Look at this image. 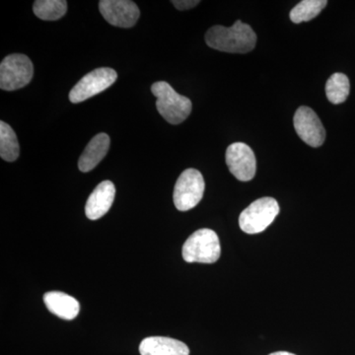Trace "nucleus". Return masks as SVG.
Segmentation results:
<instances>
[{
	"mask_svg": "<svg viewBox=\"0 0 355 355\" xmlns=\"http://www.w3.org/2000/svg\"><path fill=\"white\" fill-rule=\"evenodd\" d=\"M207 46L214 50L230 53H247L253 51L257 35L251 26L236 21L231 27L214 26L205 34Z\"/></svg>",
	"mask_w": 355,
	"mask_h": 355,
	"instance_id": "f257e3e1",
	"label": "nucleus"
},
{
	"mask_svg": "<svg viewBox=\"0 0 355 355\" xmlns=\"http://www.w3.org/2000/svg\"><path fill=\"white\" fill-rule=\"evenodd\" d=\"M151 92L157 98L156 108L171 125H180L190 116L193 104L189 98L180 95L169 83L158 81L151 86Z\"/></svg>",
	"mask_w": 355,
	"mask_h": 355,
	"instance_id": "f03ea898",
	"label": "nucleus"
},
{
	"mask_svg": "<svg viewBox=\"0 0 355 355\" xmlns=\"http://www.w3.org/2000/svg\"><path fill=\"white\" fill-rule=\"evenodd\" d=\"M220 253L218 236L207 228L193 233L184 242L182 251L187 263H214L220 258Z\"/></svg>",
	"mask_w": 355,
	"mask_h": 355,
	"instance_id": "7ed1b4c3",
	"label": "nucleus"
},
{
	"mask_svg": "<svg viewBox=\"0 0 355 355\" xmlns=\"http://www.w3.org/2000/svg\"><path fill=\"white\" fill-rule=\"evenodd\" d=\"M279 214V205L275 198H259L240 214V228L247 234H258L265 231Z\"/></svg>",
	"mask_w": 355,
	"mask_h": 355,
	"instance_id": "20e7f679",
	"label": "nucleus"
},
{
	"mask_svg": "<svg viewBox=\"0 0 355 355\" xmlns=\"http://www.w3.org/2000/svg\"><path fill=\"white\" fill-rule=\"evenodd\" d=\"M34 67L31 60L22 53H13L4 58L0 64V88L15 91L31 83Z\"/></svg>",
	"mask_w": 355,
	"mask_h": 355,
	"instance_id": "39448f33",
	"label": "nucleus"
},
{
	"mask_svg": "<svg viewBox=\"0 0 355 355\" xmlns=\"http://www.w3.org/2000/svg\"><path fill=\"white\" fill-rule=\"evenodd\" d=\"M205 180L202 173L196 169L184 170L175 184L174 205L180 211H188L197 207L205 193Z\"/></svg>",
	"mask_w": 355,
	"mask_h": 355,
	"instance_id": "423d86ee",
	"label": "nucleus"
},
{
	"mask_svg": "<svg viewBox=\"0 0 355 355\" xmlns=\"http://www.w3.org/2000/svg\"><path fill=\"white\" fill-rule=\"evenodd\" d=\"M116 78L118 73L116 70L110 67H101L89 72L70 91V102L77 104L94 97L113 85Z\"/></svg>",
	"mask_w": 355,
	"mask_h": 355,
	"instance_id": "0eeeda50",
	"label": "nucleus"
},
{
	"mask_svg": "<svg viewBox=\"0 0 355 355\" xmlns=\"http://www.w3.org/2000/svg\"><path fill=\"white\" fill-rule=\"evenodd\" d=\"M225 159L231 174L239 181H251L256 175V156L246 144L235 142L229 146Z\"/></svg>",
	"mask_w": 355,
	"mask_h": 355,
	"instance_id": "6e6552de",
	"label": "nucleus"
},
{
	"mask_svg": "<svg viewBox=\"0 0 355 355\" xmlns=\"http://www.w3.org/2000/svg\"><path fill=\"white\" fill-rule=\"evenodd\" d=\"M295 132L301 139L312 147H320L326 139V130L319 116L309 107L302 106L293 119Z\"/></svg>",
	"mask_w": 355,
	"mask_h": 355,
	"instance_id": "1a4fd4ad",
	"label": "nucleus"
},
{
	"mask_svg": "<svg viewBox=\"0 0 355 355\" xmlns=\"http://www.w3.org/2000/svg\"><path fill=\"white\" fill-rule=\"evenodd\" d=\"M100 12L110 24L120 28H132L140 16L139 6L130 0H101Z\"/></svg>",
	"mask_w": 355,
	"mask_h": 355,
	"instance_id": "9d476101",
	"label": "nucleus"
},
{
	"mask_svg": "<svg viewBox=\"0 0 355 355\" xmlns=\"http://www.w3.org/2000/svg\"><path fill=\"white\" fill-rule=\"evenodd\" d=\"M116 188L111 181H103L96 187L85 205V214L91 220L104 216L113 205Z\"/></svg>",
	"mask_w": 355,
	"mask_h": 355,
	"instance_id": "9b49d317",
	"label": "nucleus"
},
{
	"mask_svg": "<svg viewBox=\"0 0 355 355\" xmlns=\"http://www.w3.org/2000/svg\"><path fill=\"white\" fill-rule=\"evenodd\" d=\"M139 352L141 355H189L190 349L186 343L175 338L149 336L140 343Z\"/></svg>",
	"mask_w": 355,
	"mask_h": 355,
	"instance_id": "f8f14e48",
	"label": "nucleus"
},
{
	"mask_svg": "<svg viewBox=\"0 0 355 355\" xmlns=\"http://www.w3.org/2000/svg\"><path fill=\"white\" fill-rule=\"evenodd\" d=\"M110 137L107 133L101 132L95 135L89 141L85 150L78 160V168L81 172L87 173L94 169L96 166L105 158L110 148Z\"/></svg>",
	"mask_w": 355,
	"mask_h": 355,
	"instance_id": "ddd939ff",
	"label": "nucleus"
},
{
	"mask_svg": "<svg viewBox=\"0 0 355 355\" xmlns=\"http://www.w3.org/2000/svg\"><path fill=\"white\" fill-rule=\"evenodd\" d=\"M44 302L51 314L67 321L76 319L80 310V305L76 298L60 291H51L44 294Z\"/></svg>",
	"mask_w": 355,
	"mask_h": 355,
	"instance_id": "4468645a",
	"label": "nucleus"
},
{
	"mask_svg": "<svg viewBox=\"0 0 355 355\" xmlns=\"http://www.w3.org/2000/svg\"><path fill=\"white\" fill-rule=\"evenodd\" d=\"M20 147L17 135L10 125L0 121V156L7 162H13L19 157Z\"/></svg>",
	"mask_w": 355,
	"mask_h": 355,
	"instance_id": "2eb2a0df",
	"label": "nucleus"
},
{
	"mask_svg": "<svg viewBox=\"0 0 355 355\" xmlns=\"http://www.w3.org/2000/svg\"><path fill=\"white\" fill-rule=\"evenodd\" d=\"M35 15L44 21H55L64 17L67 11L64 0H37L33 6Z\"/></svg>",
	"mask_w": 355,
	"mask_h": 355,
	"instance_id": "dca6fc26",
	"label": "nucleus"
},
{
	"mask_svg": "<svg viewBox=\"0 0 355 355\" xmlns=\"http://www.w3.org/2000/svg\"><path fill=\"white\" fill-rule=\"evenodd\" d=\"M349 78L343 73L333 74L326 84V95L333 104H342L349 95Z\"/></svg>",
	"mask_w": 355,
	"mask_h": 355,
	"instance_id": "f3484780",
	"label": "nucleus"
},
{
	"mask_svg": "<svg viewBox=\"0 0 355 355\" xmlns=\"http://www.w3.org/2000/svg\"><path fill=\"white\" fill-rule=\"evenodd\" d=\"M327 4H328L327 0H303L292 9L291 19L296 24L308 22L317 17Z\"/></svg>",
	"mask_w": 355,
	"mask_h": 355,
	"instance_id": "a211bd4d",
	"label": "nucleus"
},
{
	"mask_svg": "<svg viewBox=\"0 0 355 355\" xmlns=\"http://www.w3.org/2000/svg\"><path fill=\"white\" fill-rule=\"evenodd\" d=\"M198 0H173L172 3L176 7L178 10L184 11L193 8L200 4Z\"/></svg>",
	"mask_w": 355,
	"mask_h": 355,
	"instance_id": "6ab92c4d",
	"label": "nucleus"
},
{
	"mask_svg": "<svg viewBox=\"0 0 355 355\" xmlns=\"http://www.w3.org/2000/svg\"><path fill=\"white\" fill-rule=\"evenodd\" d=\"M270 355H295V354H291V352H273V354H270Z\"/></svg>",
	"mask_w": 355,
	"mask_h": 355,
	"instance_id": "aec40b11",
	"label": "nucleus"
}]
</instances>
